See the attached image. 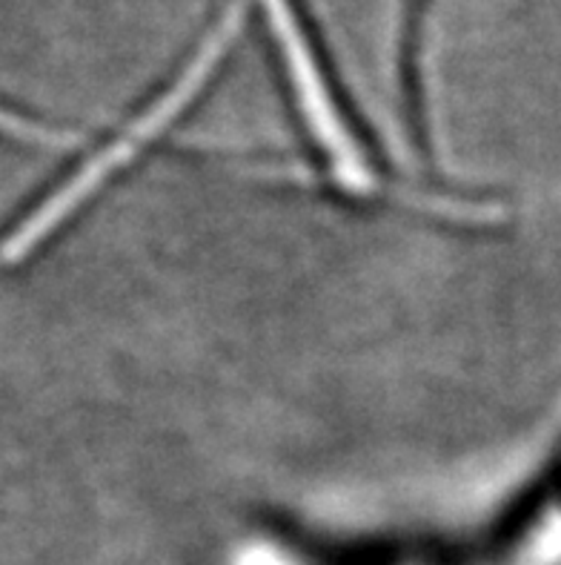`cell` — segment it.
Returning <instances> with one entry per match:
<instances>
[{
	"label": "cell",
	"instance_id": "1",
	"mask_svg": "<svg viewBox=\"0 0 561 565\" xmlns=\"http://www.w3.org/2000/svg\"><path fill=\"white\" fill-rule=\"evenodd\" d=\"M224 35H227V29L220 32V38H213V41L206 43L204 52L198 55V61L192 64L190 72H184V75H181V81L172 86L170 93H166V98H161L155 107L147 109V115L132 124V129H127L121 138H115V141L109 143L107 152H100L98 158L86 161L75 179L66 181V184L61 186V190H57L52 199L43 201L41 207L29 215L26 222H23L21 227L14 230L12 236L7 238V244H3L0 256L7 258V262H18V258H23L26 253L35 250L46 233H52L57 224L64 222L66 215L78 207L80 201L93 193L95 186L104 184V179L109 175V170L121 167L123 161H129V158L136 156L138 147H143L147 141H152V138H155L158 132H161V129H164L166 124H170L172 118H175V115L186 107V100L192 98V93H195V89L201 86V81H204L206 70H213V64L218 61L220 43L227 41Z\"/></svg>",
	"mask_w": 561,
	"mask_h": 565
}]
</instances>
